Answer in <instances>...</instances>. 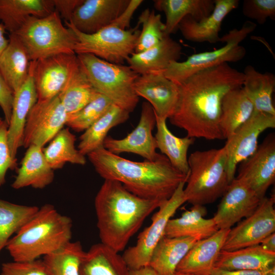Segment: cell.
I'll return each mask as SVG.
<instances>
[{"mask_svg": "<svg viewBox=\"0 0 275 275\" xmlns=\"http://www.w3.org/2000/svg\"><path fill=\"white\" fill-rule=\"evenodd\" d=\"M243 81V72L227 63L194 73L179 85L178 102L170 122L190 138L223 139L219 124L222 100Z\"/></svg>", "mask_w": 275, "mask_h": 275, "instance_id": "6da1fadb", "label": "cell"}, {"mask_svg": "<svg viewBox=\"0 0 275 275\" xmlns=\"http://www.w3.org/2000/svg\"><path fill=\"white\" fill-rule=\"evenodd\" d=\"M87 156L104 180L118 181L131 193L147 199L168 200L181 182H186L188 175L177 170L161 153L154 160L135 161L112 153L103 147Z\"/></svg>", "mask_w": 275, "mask_h": 275, "instance_id": "7a4b0ae2", "label": "cell"}, {"mask_svg": "<svg viewBox=\"0 0 275 275\" xmlns=\"http://www.w3.org/2000/svg\"><path fill=\"white\" fill-rule=\"evenodd\" d=\"M164 202L141 198L118 181L104 180L94 201L101 243L122 251L146 218Z\"/></svg>", "mask_w": 275, "mask_h": 275, "instance_id": "3957f363", "label": "cell"}, {"mask_svg": "<svg viewBox=\"0 0 275 275\" xmlns=\"http://www.w3.org/2000/svg\"><path fill=\"white\" fill-rule=\"evenodd\" d=\"M72 221L46 204L9 240L6 249L14 261H31L53 253L70 242Z\"/></svg>", "mask_w": 275, "mask_h": 275, "instance_id": "277c9868", "label": "cell"}, {"mask_svg": "<svg viewBox=\"0 0 275 275\" xmlns=\"http://www.w3.org/2000/svg\"><path fill=\"white\" fill-rule=\"evenodd\" d=\"M188 163L189 170L184 188L186 202L204 206L222 197L229 184L225 146L196 151L188 157Z\"/></svg>", "mask_w": 275, "mask_h": 275, "instance_id": "5b68a950", "label": "cell"}, {"mask_svg": "<svg viewBox=\"0 0 275 275\" xmlns=\"http://www.w3.org/2000/svg\"><path fill=\"white\" fill-rule=\"evenodd\" d=\"M90 81L99 93L113 104L130 113L139 101L134 90L139 74L129 66L114 64L89 53L76 54Z\"/></svg>", "mask_w": 275, "mask_h": 275, "instance_id": "8992f818", "label": "cell"}, {"mask_svg": "<svg viewBox=\"0 0 275 275\" xmlns=\"http://www.w3.org/2000/svg\"><path fill=\"white\" fill-rule=\"evenodd\" d=\"M30 61L60 53H75L76 37L54 10L43 17H30L16 33Z\"/></svg>", "mask_w": 275, "mask_h": 275, "instance_id": "52a82bcc", "label": "cell"}, {"mask_svg": "<svg viewBox=\"0 0 275 275\" xmlns=\"http://www.w3.org/2000/svg\"><path fill=\"white\" fill-rule=\"evenodd\" d=\"M256 28V23L251 21H245L240 29H233L221 37L220 42L225 43L223 47L191 54L183 62H172L163 71L164 75L179 85L199 71L223 63L241 60L246 51L245 47L239 43Z\"/></svg>", "mask_w": 275, "mask_h": 275, "instance_id": "ba28073f", "label": "cell"}, {"mask_svg": "<svg viewBox=\"0 0 275 275\" xmlns=\"http://www.w3.org/2000/svg\"><path fill=\"white\" fill-rule=\"evenodd\" d=\"M64 22L76 37L77 42L74 47L76 54H92L117 64H123L134 52L141 31L140 24L138 22L134 28L128 30L109 25L94 34H86L76 30L70 22Z\"/></svg>", "mask_w": 275, "mask_h": 275, "instance_id": "9c48e42d", "label": "cell"}, {"mask_svg": "<svg viewBox=\"0 0 275 275\" xmlns=\"http://www.w3.org/2000/svg\"><path fill=\"white\" fill-rule=\"evenodd\" d=\"M186 181L180 183L171 197L162 203L152 217V223L139 235L136 244L127 249L122 255L129 269L149 266L152 252L164 236L169 221L186 199L184 188Z\"/></svg>", "mask_w": 275, "mask_h": 275, "instance_id": "30bf717a", "label": "cell"}, {"mask_svg": "<svg viewBox=\"0 0 275 275\" xmlns=\"http://www.w3.org/2000/svg\"><path fill=\"white\" fill-rule=\"evenodd\" d=\"M68 118L58 96L37 101L27 118L23 146L27 148L35 145L44 148L63 128Z\"/></svg>", "mask_w": 275, "mask_h": 275, "instance_id": "8fae6325", "label": "cell"}, {"mask_svg": "<svg viewBox=\"0 0 275 275\" xmlns=\"http://www.w3.org/2000/svg\"><path fill=\"white\" fill-rule=\"evenodd\" d=\"M31 62L38 101L58 96L79 65L75 53H60Z\"/></svg>", "mask_w": 275, "mask_h": 275, "instance_id": "7c38bea8", "label": "cell"}, {"mask_svg": "<svg viewBox=\"0 0 275 275\" xmlns=\"http://www.w3.org/2000/svg\"><path fill=\"white\" fill-rule=\"evenodd\" d=\"M274 195L265 197L255 211L231 229L222 250L232 251L259 244L275 232Z\"/></svg>", "mask_w": 275, "mask_h": 275, "instance_id": "4fadbf2b", "label": "cell"}, {"mask_svg": "<svg viewBox=\"0 0 275 275\" xmlns=\"http://www.w3.org/2000/svg\"><path fill=\"white\" fill-rule=\"evenodd\" d=\"M275 128V116L254 112L238 127L224 146L227 155V173L229 183L235 178L236 168L257 150L259 135L265 130Z\"/></svg>", "mask_w": 275, "mask_h": 275, "instance_id": "5bb4252c", "label": "cell"}, {"mask_svg": "<svg viewBox=\"0 0 275 275\" xmlns=\"http://www.w3.org/2000/svg\"><path fill=\"white\" fill-rule=\"evenodd\" d=\"M156 126V117L154 110L148 102H144L139 122L135 128L125 138L114 139L107 136L103 147L115 154L127 152L139 155L146 160H155L159 153L152 130Z\"/></svg>", "mask_w": 275, "mask_h": 275, "instance_id": "9a60e30c", "label": "cell"}, {"mask_svg": "<svg viewBox=\"0 0 275 275\" xmlns=\"http://www.w3.org/2000/svg\"><path fill=\"white\" fill-rule=\"evenodd\" d=\"M237 178L262 199L275 180V137L268 135L249 157L239 163Z\"/></svg>", "mask_w": 275, "mask_h": 275, "instance_id": "2e32d148", "label": "cell"}, {"mask_svg": "<svg viewBox=\"0 0 275 275\" xmlns=\"http://www.w3.org/2000/svg\"><path fill=\"white\" fill-rule=\"evenodd\" d=\"M212 217L218 230L231 229L235 224L251 215L262 200L244 181L237 178L229 183Z\"/></svg>", "mask_w": 275, "mask_h": 275, "instance_id": "e0dca14e", "label": "cell"}, {"mask_svg": "<svg viewBox=\"0 0 275 275\" xmlns=\"http://www.w3.org/2000/svg\"><path fill=\"white\" fill-rule=\"evenodd\" d=\"M133 88L136 94L151 105L156 116L166 119L172 116L178 102L179 87L163 72L139 75Z\"/></svg>", "mask_w": 275, "mask_h": 275, "instance_id": "ac0fdd59", "label": "cell"}, {"mask_svg": "<svg viewBox=\"0 0 275 275\" xmlns=\"http://www.w3.org/2000/svg\"><path fill=\"white\" fill-rule=\"evenodd\" d=\"M130 0H84L69 22L77 31L94 34L109 26L127 6Z\"/></svg>", "mask_w": 275, "mask_h": 275, "instance_id": "d6986e66", "label": "cell"}, {"mask_svg": "<svg viewBox=\"0 0 275 275\" xmlns=\"http://www.w3.org/2000/svg\"><path fill=\"white\" fill-rule=\"evenodd\" d=\"M214 7L207 17L197 21L190 16L180 22L178 30L182 36L189 41L214 44L220 42L219 33L226 16L237 8L238 0H214Z\"/></svg>", "mask_w": 275, "mask_h": 275, "instance_id": "ffe728a7", "label": "cell"}, {"mask_svg": "<svg viewBox=\"0 0 275 275\" xmlns=\"http://www.w3.org/2000/svg\"><path fill=\"white\" fill-rule=\"evenodd\" d=\"M37 101V94L33 76L31 61L28 76L20 88L14 93L12 112L8 128V140L13 158L23 146L24 128L30 112Z\"/></svg>", "mask_w": 275, "mask_h": 275, "instance_id": "44dd1931", "label": "cell"}, {"mask_svg": "<svg viewBox=\"0 0 275 275\" xmlns=\"http://www.w3.org/2000/svg\"><path fill=\"white\" fill-rule=\"evenodd\" d=\"M230 229H219L211 236L198 241L181 261L176 272L211 275Z\"/></svg>", "mask_w": 275, "mask_h": 275, "instance_id": "7402d4cb", "label": "cell"}, {"mask_svg": "<svg viewBox=\"0 0 275 275\" xmlns=\"http://www.w3.org/2000/svg\"><path fill=\"white\" fill-rule=\"evenodd\" d=\"M181 53V45L170 35H166L154 46L132 53L127 62L139 75L163 72L171 62L178 61Z\"/></svg>", "mask_w": 275, "mask_h": 275, "instance_id": "603a6c76", "label": "cell"}, {"mask_svg": "<svg viewBox=\"0 0 275 275\" xmlns=\"http://www.w3.org/2000/svg\"><path fill=\"white\" fill-rule=\"evenodd\" d=\"M43 149L35 145L27 148L21 166L11 184L12 188L19 189L32 187L43 189L53 182L54 170L48 163Z\"/></svg>", "mask_w": 275, "mask_h": 275, "instance_id": "cb8c5ba5", "label": "cell"}, {"mask_svg": "<svg viewBox=\"0 0 275 275\" xmlns=\"http://www.w3.org/2000/svg\"><path fill=\"white\" fill-rule=\"evenodd\" d=\"M30 60L28 52L15 33H11L9 43L0 55V75L13 94L26 80Z\"/></svg>", "mask_w": 275, "mask_h": 275, "instance_id": "d4e9b609", "label": "cell"}, {"mask_svg": "<svg viewBox=\"0 0 275 275\" xmlns=\"http://www.w3.org/2000/svg\"><path fill=\"white\" fill-rule=\"evenodd\" d=\"M207 212L204 206L193 205L180 217L169 221L164 235L168 237H191L198 241L211 236L218 229L213 218H204Z\"/></svg>", "mask_w": 275, "mask_h": 275, "instance_id": "484cf974", "label": "cell"}, {"mask_svg": "<svg viewBox=\"0 0 275 275\" xmlns=\"http://www.w3.org/2000/svg\"><path fill=\"white\" fill-rule=\"evenodd\" d=\"M274 264L275 253L266 251L257 244L232 251L221 250L214 268L263 271Z\"/></svg>", "mask_w": 275, "mask_h": 275, "instance_id": "4316f807", "label": "cell"}, {"mask_svg": "<svg viewBox=\"0 0 275 275\" xmlns=\"http://www.w3.org/2000/svg\"><path fill=\"white\" fill-rule=\"evenodd\" d=\"M55 10L53 0H0V20L6 31L16 33L30 17H45Z\"/></svg>", "mask_w": 275, "mask_h": 275, "instance_id": "83f0119b", "label": "cell"}, {"mask_svg": "<svg viewBox=\"0 0 275 275\" xmlns=\"http://www.w3.org/2000/svg\"><path fill=\"white\" fill-rule=\"evenodd\" d=\"M155 8L166 16L165 34L170 35L178 30L180 22L187 16L199 21L212 12L214 0H155Z\"/></svg>", "mask_w": 275, "mask_h": 275, "instance_id": "f1b7e54d", "label": "cell"}, {"mask_svg": "<svg viewBox=\"0 0 275 275\" xmlns=\"http://www.w3.org/2000/svg\"><path fill=\"white\" fill-rule=\"evenodd\" d=\"M198 241L191 237L164 235L154 249L149 266L158 275H174L178 264Z\"/></svg>", "mask_w": 275, "mask_h": 275, "instance_id": "f546056e", "label": "cell"}, {"mask_svg": "<svg viewBox=\"0 0 275 275\" xmlns=\"http://www.w3.org/2000/svg\"><path fill=\"white\" fill-rule=\"evenodd\" d=\"M79 275H130L122 256L102 243L93 245L85 252L79 267Z\"/></svg>", "mask_w": 275, "mask_h": 275, "instance_id": "4dcf8cb0", "label": "cell"}, {"mask_svg": "<svg viewBox=\"0 0 275 275\" xmlns=\"http://www.w3.org/2000/svg\"><path fill=\"white\" fill-rule=\"evenodd\" d=\"M243 74L242 89L254 111L275 116L272 99L275 89L274 75L270 72L262 73L251 65L245 67Z\"/></svg>", "mask_w": 275, "mask_h": 275, "instance_id": "1f68e13d", "label": "cell"}, {"mask_svg": "<svg viewBox=\"0 0 275 275\" xmlns=\"http://www.w3.org/2000/svg\"><path fill=\"white\" fill-rule=\"evenodd\" d=\"M156 132L154 136L156 148L166 156L172 165L181 173H189L187 152L195 138L186 136L179 138L169 129L167 119L155 115Z\"/></svg>", "mask_w": 275, "mask_h": 275, "instance_id": "d6a6232c", "label": "cell"}, {"mask_svg": "<svg viewBox=\"0 0 275 275\" xmlns=\"http://www.w3.org/2000/svg\"><path fill=\"white\" fill-rule=\"evenodd\" d=\"M254 112L253 105L242 87L228 92L222 100L219 124L223 139L229 138Z\"/></svg>", "mask_w": 275, "mask_h": 275, "instance_id": "836d02e7", "label": "cell"}, {"mask_svg": "<svg viewBox=\"0 0 275 275\" xmlns=\"http://www.w3.org/2000/svg\"><path fill=\"white\" fill-rule=\"evenodd\" d=\"M130 113L115 104L79 137L77 149L84 155L103 147L108 131L114 127L126 122Z\"/></svg>", "mask_w": 275, "mask_h": 275, "instance_id": "e575fe53", "label": "cell"}, {"mask_svg": "<svg viewBox=\"0 0 275 275\" xmlns=\"http://www.w3.org/2000/svg\"><path fill=\"white\" fill-rule=\"evenodd\" d=\"M98 93L79 63L78 66L58 97L69 117L85 107Z\"/></svg>", "mask_w": 275, "mask_h": 275, "instance_id": "d590c367", "label": "cell"}, {"mask_svg": "<svg viewBox=\"0 0 275 275\" xmlns=\"http://www.w3.org/2000/svg\"><path fill=\"white\" fill-rule=\"evenodd\" d=\"M76 136L69 128H63L43 151L49 166L54 171L62 169L67 162L84 166L87 160L75 148Z\"/></svg>", "mask_w": 275, "mask_h": 275, "instance_id": "8d00e7d4", "label": "cell"}, {"mask_svg": "<svg viewBox=\"0 0 275 275\" xmlns=\"http://www.w3.org/2000/svg\"><path fill=\"white\" fill-rule=\"evenodd\" d=\"M39 207L0 199V254L15 234L37 212Z\"/></svg>", "mask_w": 275, "mask_h": 275, "instance_id": "74e56055", "label": "cell"}, {"mask_svg": "<svg viewBox=\"0 0 275 275\" xmlns=\"http://www.w3.org/2000/svg\"><path fill=\"white\" fill-rule=\"evenodd\" d=\"M79 241H70L58 251L43 257L47 275H79L85 254Z\"/></svg>", "mask_w": 275, "mask_h": 275, "instance_id": "f35d334b", "label": "cell"}, {"mask_svg": "<svg viewBox=\"0 0 275 275\" xmlns=\"http://www.w3.org/2000/svg\"><path fill=\"white\" fill-rule=\"evenodd\" d=\"M142 25L134 53L146 50L160 42L164 36L165 25L161 21V15L156 14L154 10H144L138 21Z\"/></svg>", "mask_w": 275, "mask_h": 275, "instance_id": "ab89813d", "label": "cell"}, {"mask_svg": "<svg viewBox=\"0 0 275 275\" xmlns=\"http://www.w3.org/2000/svg\"><path fill=\"white\" fill-rule=\"evenodd\" d=\"M113 104L100 93L76 113L69 117L66 125L77 132L84 131L101 118Z\"/></svg>", "mask_w": 275, "mask_h": 275, "instance_id": "60d3db41", "label": "cell"}, {"mask_svg": "<svg viewBox=\"0 0 275 275\" xmlns=\"http://www.w3.org/2000/svg\"><path fill=\"white\" fill-rule=\"evenodd\" d=\"M242 13L245 17L263 24L268 18L274 20L275 1L244 0L242 4Z\"/></svg>", "mask_w": 275, "mask_h": 275, "instance_id": "b9f144b4", "label": "cell"}, {"mask_svg": "<svg viewBox=\"0 0 275 275\" xmlns=\"http://www.w3.org/2000/svg\"><path fill=\"white\" fill-rule=\"evenodd\" d=\"M0 275H47L42 260L9 262L2 264Z\"/></svg>", "mask_w": 275, "mask_h": 275, "instance_id": "7bdbcfd3", "label": "cell"}, {"mask_svg": "<svg viewBox=\"0 0 275 275\" xmlns=\"http://www.w3.org/2000/svg\"><path fill=\"white\" fill-rule=\"evenodd\" d=\"M8 125L3 120L0 123V187L6 182V176L9 170L17 166L16 158L13 157L8 140Z\"/></svg>", "mask_w": 275, "mask_h": 275, "instance_id": "ee69618b", "label": "cell"}, {"mask_svg": "<svg viewBox=\"0 0 275 275\" xmlns=\"http://www.w3.org/2000/svg\"><path fill=\"white\" fill-rule=\"evenodd\" d=\"M14 94L0 75V107L9 125L12 108Z\"/></svg>", "mask_w": 275, "mask_h": 275, "instance_id": "f6af8a7d", "label": "cell"}, {"mask_svg": "<svg viewBox=\"0 0 275 275\" xmlns=\"http://www.w3.org/2000/svg\"><path fill=\"white\" fill-rule=\"evenodd\" d=\"M143 2L142 0H130L126 8L110 25L122 30H128L133 14Z\"/></svg>", "mask_w": 275, "mask_h": 275, "instance_id": "bcb514c9", "label": "cell"}, {"mask_svg": "<svg viewBox=\"0 0 275 275\" xmlns=\"http://www.w3.org/2000/svg\"><path fill=\"white\" fill-rule=\"evenodd\" d=\"M84 0H53L54 9L64 21H70L76 8Z\"/></svg>", "mask_w": 275, "mask_h": 275, "instance_id": "7dc6e473", "label": "cell"}, {"mask_svg": "<svg viewBox=\"0 0 275 275\" xmlns=\"http://www.w3.org/2000/svg\"><path fill=\"white\" fill-rule=\"evenodd\" d=\"M263 271L248 270H228L214 268L211 275H263Z\"/></svg>", "mask_w": 275, "mask_h": 275, "instance_id": "c3c4849f", "label": "cell"}, {"mask_svg": "<svg viewBox=\"0 0 275 275\" xmlns=\"http://www.w3.org/2000/svg\"><path fill=\"white\" fill-rule=\"evenodd\" d=\"M259 244L263 249L275 253V232L265 237Z\"/></svg>", "mask_w": 275, "mask_h": 275, "instance_id": "681fc988", "label": "cell"}, {"mask_svg": "<svg viewBox=\"0 0 275 275\" xmlns=\"http://www.w3.org/2000/svg\"><path fill=\"white\" fill-rule=\"evenodd\" d=\"M130 275H158L150 266L136 269H130Z\"/></svg>", "mask_w": 275, "mask_h": 275, "instance_id": "f907efd6", "label": "cell"}, {"mask_svg": "<svg viewBox=\"0 0 275 275\" xmlns=\"http://www.w3.org/2000/svg\"><path fill=\"white\" fill-rule=\"evenodd\" d=\"M6 29L2 23H0V55L9 43V39L5 36Z\"/></svg>", "mask_w": 275, "mask_h": 275, "instance_id": "816d5d0a", "label": "cell"}, {"mask_svg": "<svg viewBox=\"0 0 275 275\" xmlns=\"http://www.w3.org/2000/svg\"><path fill=\"white\" fill-rule=\"evenodd\" d=\"M263 275H275V264L263 271Z\"/></svg>", "mask_w": 275, "mask_h": 275, "instance_id": "f5cc1de1", "label": "cell"}, {"mask_svg": "<svg viewBox=\"0 0 275 275\" xmlns=\"http://www.w3.org/2000/svg\"><path fill=\"white\" fill-rule=\"evenodd\" d=\"M174 275H190V274L176 272Z\"/></svg>", "mask_w": 275, "mask_h": 275, "instance_id": "db71d44e", "label": "cell"}, {"mask_svg": "<svg viewBox=\"0 0 275 275\" xmlns=\"http://www.w3.org/2000/svg\"><path fill=\"white\" fill-rule=\"evenodd\" d=\"M3 120L1 118H0V123L3 121Z\"/></svg>", "mask_w": 275, "mask_h": 275, "instance_id": "11a10c76", "label": "cell"}]
</instances>
